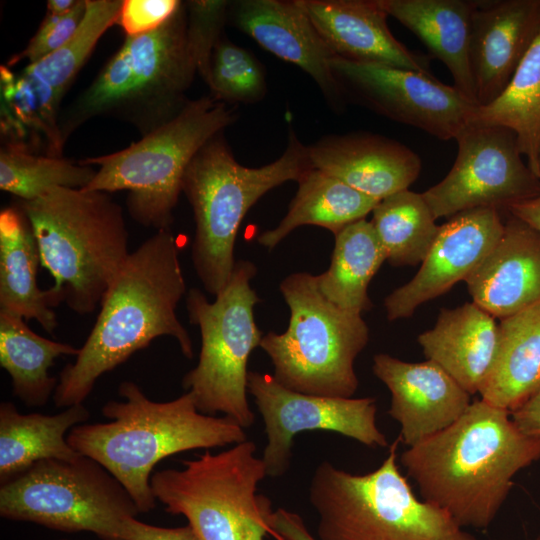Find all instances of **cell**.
<instances>
[{
	"label": "cell",
	"mask_w": 540,
	"mask_h": 540,
	"mask_svg": "<svg viewBox=\"0 0 540 540\" xmlns=\"http://www.w3.org/2000/svg\"><path fill=\"white\" fill-rule=\"evenodd\" d=\"M186 293L177 238L171 229L156 231L129 253L107 288L89 336L60 372L54 404H83L103 374L157 337H173L192 359L191 338L176 314Z\"/></svg>",
	"instance_id": "6da1fadb"
},
{
	"label": "cell",
	"mask_w": 540,
	"mask_h": 540,
	"mask_svg": "<svg viewBox=\"0 0 540 540\" xmlns=\"http://www.w3.org/2000/svg\"><path fill=\"white\" fill-rule=\"evenodd\" d=\"M540 459V438L523 433L510 412L481 399L452 425L408 447L400 462L423 500L462 528L487 529L515 475Z\"/></svg>",
	"instance_id": "7a4b0ae2"
},
{
	"label": "cell",
	"mask_w": 540,
	"mask_h": 540,
	"mask_svg": "<svg viewBox=\"0 0 540 540\" xmlns=\"http://www.w3.org/2000/svg\"><path fill=\"white\" fill-rule=\"evenodd\" d=\"M124 401H109L102 414L109 422L80 424L67 434L69 445L108 470L126 489L140 513L156 506L153 468L164 458L247 440L245 429L227 416L198 411L186 392L167 402L149 399L133 381L118 387Z\"/></svg>",
	"instance_id": "3957f363"
},
{
	"label": "cell",
	"mask_w": 540,
	"mask_h": 540,
	"mask_svg": "<svg viewBox=\"0 0 540 540\" xmlns=\"http://www.w3.org/2000/svg\"><path fill=\"white\" fill-rule=\"evenodd\" d=\"M17 205L32 226L40 265L54 278L56 302L93 312L130 253L122 207L106 192L67 187Z\"/></svg>",
	"instance_id": "277c9868"
},
{
	"label": "cell",
	"mask_w": 540,
	"mask_h": 540,
	"mask_svg": "<svg viewBox=\"0 0 540 540\" xmlns=\"http://www.w3.org/2000/svg\"><path fill=\"white\" fill-rule=\"evenodd\" d=\"M310 168L308 147L294 131L283 154L258 168L241 165L222 133L198 151L184 174L182 193L195 220L193 266L209 294L216 296L230 279L237 233L249 209L268 191L297 181Z\"/></svg>",
	"instance_id": "5b68a950"
},
{
	"label": "cell",
	"mask_w": 540,
	"mask_h": 540,
	"mask_svg": "<svg viewBox=\"0 0 540 540\" xmlns=\"http://www.w3.org/2000/svg\"><path fill=\"white\" fill-rule=\"evenodd\" d=\"M183 2L157 29L126 36L92 83L60 117L64 140L87 120L114 116L136 126L142 136L173 118L197 73L186 39Z\"/></svg>",
	"instance_id": "8992f818"
},
{
	"label": "cell",
	"mask_w": 540,
	"mask_h": 540,
	"mask_svg": "<svg viewBox=\"0 0 540 540\" xmlns=\"http://www.w3.org/2000/svg\"><path fill=\"white\" fill-rule=\"evenodd\" d=\"M238 117L235 105L212 96L188 100L170 120L128 147L79 163L99 169L87 191L127 190L135 222L157 231L171 229L187 167L198 151Z\"/></svg>",
	"instance_id": "52a82bcc"
},
{
	"label": "cell",
	"mask_w": 540,
	"mask_h": 540,
	"mask_svg": "<svg viewBox=\"0 0 540 540\" xmlns=\"http://www.w3.org/2000/svg\"><path fill=\"white\" fill-rule=\"evenodd\" d=\"M399 441L364 475L326 460L316 467L309 501L319 517V540H477L444 510L415 496L397 464Z\"/></svg>",
	"instance_id": "ba28073f"
},
{
	"label": "cell",
	"mask_w": 540,
	"mask_h": 540,
	"mask_svg": "<svg viewBox=\"0 0 540 540\" xmlns=\"http://www.w3.org/2000/svg\"><path fill=\"white\" fill-rule=\"evenodd\" d=\"M279 288L290 310L288 328L266 333L259 346L273 377L299 393L352 398L359 385L354 362L369 341L366 322L331 303L310 273L290 274Z\"/></svg>",
	"instance_id": "9c48e42d"
},
{
	"label": "cell",
	"mask_w": 540,
	"mask_h": 540,
	"mask_svg": "<svg viewBox=\"0 0 540 540\" xmlns=\"http://www.w3.org/2000/svg\"><path fill=\"white\" fill-rule=\"evenodd\" d=\"M250 440L219 453L206 451L151 476V488L165 510L183 515L201 540H282L269 524L268 498L257 494L267 476Z\"/></svg>",
	"instance_id": "30bf717a"
},
{
	"label": "cell",
	"mask_w": 540,
	"mask_h": 540,
	"mask_svg": "<svg viewBox=\"0 0 540 540\" xmlns=\"http://www.w3.org/2000/svg\"><path fill=\"white\" fill-rule=\"evenodd\" d=\"M256 273L253 262L238 260L215 301L209 302L198 288H191L185 298L189 320L200 330L201 350L182 386L193 395L199 412L222 413L244 429L255 421L247 399L248 359L263 337L254 318L260 298L250 285Z\"/></svg>",
	"instance_id": "8fae6325"
},
{
	"label": "cell",
	"mask_w": 540,
	"mask_h": 540,
	"mask_svg": "<svg viewBox=\"0 0 540 540\" xmlns=\"http://www.w3.org/2000/svg\"><path fill=\"white\" fill-rule=\"evenodd\" d=\"M138 513L122 484L81 454L38 461L0 487L2 518L63 532L88 531L102 540H123L124 520Z\"/></svg>",
	"instance_id": "7c38bea8"
},
{
	"label": "cell",
	"mask_w": 540,
	"mask_h": 540,
	"mask_svg": "<svg viewBox=\"0 0 540 540\" xmlns=\"http://www.w3.org/2000/svg\"><path fill=\"white\" fill-rule=\"evenodd\" d=\"M455 140L452 168L422 193L436 220L478 208L508 209L540 195V178L523 161L512 130L470 123Z\"/></svg>",
	"instance_id": "4fadbf2b"
},
{
	"label": "cell",
	"mask_w": 540,
	"mask_h": 540,
	"mask_svg": "<svg viewBox=\"0 0 540 540\" xmlns=\"http://www.w3.org/2000/svg\"><path fill=\"white\" fill-rule=\"evenodd\" d=\"M248 392L254 397L267 436L262 459L267 476L287 472L294 437L304 431H329L352 438L371 448L388 446L377 426L374 397L336 398L292 391L273 375L250 371Z\"/></svg>",
	"instance_id": "5bb4252c"
},
{
	"label": "cell",
	"mask_w": 540,
	"mask_h": 540,
	"mask_svg": "<svg viewBox=\"0 0 540 540\" xmlns=\"http://www.w3.org/2000/svg\"><path fill=\"white\" fill-rule=\"evenodd\" d=\"M330 66L345 96L440 140L456 139L471 122L476 105L435 76L340 58Z\"/></svg>",
	"instance_id": "9a60e30c"
},
{
	"label": "cell",
	"mask_w": 540,
	"mask_h": 540,
	"mask_svg": "<svg viewBox=\"0 0 540 540\" xmlns=\"http://www.w3.org/2000/svg\"><path fill=\"white\" fill-rule=\"evenodd\" d=\"M504 231L499 210L478 208L439 226L433 245L416 275L384 300L389 321L409 318L423 303L449 291L480 266Z\"/></svg>",
	"instance_id": "2e32d148"
},
{
	"label": "cell",
	"mask_w": 540,
	"mask_h": 540,
	"mask_svg": "<svg viewBox=\"0 0 540 540\" xmlns=\"http://www.w3.org/2000/svg\"><path fill=\"white\" fill-rule=\"evenodd\" d=\"M374 375L391 394L388 414L412 447L456 422L471 405L470 394L433 361L410 363L389 354L373 357Z\"/></svg>",
	"instance_id": "e0dca14e"
},
{
	"label": "cell",
	"mask_w": 540,
	"mask_h": 540,
	"mask_svg": "<svg viewBox=\"0 0 540 540\" xmlns=\"http://www.w3.org/2000/svg\"><path fill=\"white\" fill-rule=\"evenodd\" d=\"M539 31L540 0L477 1L469 41L477 106L503 92Z\"/></svg>",
	"instance_id": "ac0fdd59"
},
{
	"label": "cell",
	"mask_w": 540,
	"mask_h": 540,
	"mask_svg": "<svg viewBox=\"0 0 540 540\" xmlns=\"http://www.w3.org/2000/svg\"><path fill=\"white\" fill-rule=\"evenodd\" d=\"M235 26L261 47L306 72L336 110L345 95L330 63L336 58L323 41L300 0H239L232 4Z\"/></svg>",
	"instance_id": "d6986e66"
},
{
	"label": "cell",
	"mask_w": 540,
	"mask_h": 540,
	"mask_svg": "<svg viewBox=\"0 0 540 540\" xmlns=\"http://www.w3.org/2000/svg\"><path fill=\"white\" fill-rule=\"evenodd\" d=\"M336 58L402 68L434 76L429 57L398 41L378 0H300Z\"/></svg>",
	"instance_id": "ffe728a7"
},
{
	"label": "cell",
	"mask_w": 540,
	"mask_h": 540,
	"mask_svg": "<svg viewBox=\"0 0 540 540\" xmlns=\"http://www.w3.org/2000/svg\"><path fill=\"white\" fill-rule=\"evenodd\" d=\"M307 147L312 168L379 201L408 189L422 167L407 146L368 132L329 135Z\"/></svg>",
	"instance_id": "44dd1931"
},
{
	"label": "cell",
	"mask_w": 540,
	"mask_h": 540,
	"mask_svg": "<svg viewBox=\"0 0 540 540\" xmlns=\"http://www.w3.org/2000/svg\"><path fill=\"white\" fill-rule=\"evenodd\" d=\"M465 282L473 302L494 318L540 303V232L511 214L495 247Z\"/></svg>",
	"instance_id": "7402d4cb"
},
{
	"label": "cell",
	"mask_w": 540,
	"mask_h": 540,
	"mask_svg": "<svg viewBox=\"0 0 540 540\" xmlns=\"http://www.w3.org/2000/svg\"><path fill=\"white\" fill-rule=\"evenodd\" d=\"M427 360L442 367L470 395L490 375L499 346V324L476 303L442 309L434 327L418 336Z\"/></svg>",
	"instance_id": "603a6c76"
},
{
	"label": "cell",
	"mask_w": 540,
	"mask_h": 540,
	"mask_svg": "<svg viewBox=\"0 0 540 540\" xmlns=\"http://www.w3.org/2000/svg\"><path fill=\"white\" fill-rule=\"evenodd\" d=\"M388 16L414 33L449 70L453 86L477 106L469 63L471 20L477 1L378 0Z\"/></svg>",
	"instance_id": "cb8c5ba5"
},
{
	"label": "cell",
	"mask_w": 540,
	"mask_h": 540,
	"mask_svg": "<svg viewBox=\"0 0 540 540\" xmlns=\"http://www.w3.org/2000/svg\"><path fill=\"white\" fill-rule=\"evenodd\" d=\"M40 254L32 226L18 206L0 212V311L35 320L52 334L58 305L50 289L38 286Z\"/></svg>",
	"instance_id": "d4e9b609"
},
{
	"label": "cell",
	"mask_w": 540,
	"mask_h": 540,
	"mask_svg": "<svg viewBox=\"0 0 540 540\" xmlns=\"http://www.w3.org/2000/svg\"><path fill=\"white\" fill-rule=\"evenodd\" d=\"M540 392V303L500 319L499 346L480 399L510 413Z\"/></svg>",
	"instance_id": "484cf974"
},
{
	"label": "cell",
	"mask_w": 540,
	"mask_h": 540,
	"mask_svg": "<svg viewBox=\"0 0 540 540\" xmlns=\"http://www.w3.org/2000/svg\"><path fill=\"white\" fill-rule=\"evenodd\" d=\"M90 417L83 404L49 415L20 413L9 401L0 404V482L18 476L38 461L80 455L68 443L69 431Z\"/></svg>",
	"instance_id": "4316f807"
},
{
	"label": "cell",
	"mask_w": 540,
	"mask_h": 540,
	"mask_svg": "<svg viewBox=\"0 0 540 540\" xmlns=\"http://www.w3.org/2000/svg\"><path fill=\"white\" fill-rule=\"evenodd\" d=\"M296 182L298 190L287 214L276 227L258 235L261 246L273 249L303 225L320 226L336 235L348 225L365 219L380 202L312 167Z\"/></svg>",
	"instance_id": "83f0119b"
},
{
	"label": "cell",
	"mask_w": 540,
	"mask_h": 540,
	"mask_svg": "<svg viewBox=\"0 0 540 540\" xmlns=\"http://www.w3.org/2000/svg\"><path fill=\"white\" fill-rule=\"evenodd\" d=\"M1 134L13 143L45 155L62 156L60 128L62 98L48 85L22 71L0 69Z\"/></svg>",
	"instance_id": "f1b7e54d"
},
{
	"label": "cell",
	"mask_w": 540,
	"mask_h": 540,
	"mask_svg": "<svg viewBox=\"0 0 540 540\" xmlns=\"http://www.w3.org/2000/svg\"><path fill=\"white\" fill-rule=\"evenodd\" d=\"M79 348L36 334L24 318L0 311V365L9 374L13 394L29 407L44 406L58 381L48 370L63 355Z\"/></svg>",
	"instance_id": "f546056e"
},
{
	"label": "cell",
	"mask_w": 540,
	"mask_h": 540,
	"mask_svg": "<svg viewBox=\"0 0 540 540\" xmlns=\"http://www.w3.org/2000/svg\"><path fill=\"white\" fill-rule=\"evenodd\" d=\"M335 236L329 268L316 276L321 293L337 307L362 314L372 307L368 286L386 261L371 221H356Z\"/></svg>",
	"instance_id": "4dcf8cb0"
},
{
	"label": "cell",
	"mask_w": 540,
	"mask_h": 540,
	"mask_svg": "<svg viewBox=\"0 0 540 540\" xmlns=\"http://www.w3.org/2000/svg\"><path fill=\"white\" fill-rule=\"evenodd\" d=\"M470 123L512 130L527 165L540 178V31L507 87L490 104L476 106Z\"/></svg>",
	"instance_id": "1f68e13d"
},
{
	"label": "cell",
	"mask_w": 540,
	"mask_h": 540,
	"mask_svg": "<svg viewBox=\"0 0 540 540\" xmlns=\"http://www.w3.org/2000/svg\"><path fill=\"white\" fill-rule=\"evenodd\" d=\"M371 223L392 266L422 263L439 226L422 194L405 189L382 199Z\"/></svg>",
	"instance_id": "d6a6232c"
},
{
	"label": "cell",
	"mask_w": 540,
	"mask_h": 540,
	"mask_svg": "<svg viewBox=\"0 0 540 540\" xmlns=\"http://www.w3.org/2000/svg\"><path fill=\"white\" fill-rule=\"evenodd\" d=\"M94 168L62 156L36 153L25 146L4 143L0 149V189L22 201L34 200L57 187L84 189Z\"/></svg>",
	"instance_id": "836d02e7"
},
{
	"label": "cell",
	"mask_w": 540,
	"mask_h": 540,
	"mask_svg": "<svg viewBox=\"0 0 540 540\" xmlns=\"http://www.w3.org/2000/svg\"><path fill=\"white\" fill-rule=\"evenodd\" d=\"M122 5L123 0H86L84 17L73 36L57 51L27 65L23 71L62 98L100 38L118 23Z\"/></svg>",
	"instance_id": "e575fe53"
},
{
	"label": "cell",
	"mask_w": 540,
	"mask_h": 540,
	"mask_svg": "<svg viewBox=\"0 0 540 540\" xmlns=\"http://www.w3.org/2000/svg\"><path fill=\"white\" fill-rule=\"evenodd\" d=\"M210 96L231 105L255 103L266 93L260 62L248 50L221 39L211 60Z\"/></svg>",
	"instance_id": "d590c367"
},
{
	"label": "cell",
	"mask_w": 540,
	"mask_h": 540,
	"mask_svg": "<svg viewBox=\"0 0 540 540\" xmlns=\"http://www.w3.org/2000/svg\"><path fill=\"white\" fill-rule=\"evenodd\" d=\"M187 12L186 39L197 73L209 84L211 60L227 16L230 2L226 0H191L185 3Z\"/></svg>",
	"instance_id": "8d00e7d4"
},
{
	"label": "cell",
	"mask_w": 540,
	"mask_h": 540,
	"mask_svg": "<svg viewBox=\"0 0 540 540\" xmlns=\"http://www.w3.org/2000/svg\"><path fill=\"white\" fill-rule=\"evenodd\" d=\"M85 11L86 0H78L76 6L66 14L54 15L47 12L25 49L9 60V66L23 60H27L30 65L57 51L73 36Z\"/></svg>",
	"instance_id": "74e56055"
},
{
	"label": "cell",
	"mask_w": 540,
	"mask_h": 540,
	"mask_svg": "<svg viewBox=\"0 0 540 540\" xmlns=\"http://www.w3.org/2000/svg\"><path fill=\"white\" fill-rule=\"evenodd\" d=\"M180 4L178 0H124L118 23L126 36L145 34L165 23Z\"/></svg>",
	"instance_id": "f35d334b"
},
{
	"label": "cell",
	"mask_w": 540,
	"mask_h": 540,
	"mask_svg": "<svg viewBox=\"0 0 540 540\" xmlns=\"http://www.w3.org/2000/svg\"><path fill=\"white\" fill-rule=\"evenodd\" d=\"M121 535L123 540H201L189 524L166 528L146 524L135 517L124 520Z\"/></svg>",
	"instance_id": "ab89813d"
},
{
	"label": "cell",
	"mask_w": 540,
	"mask_h": 540,
	"mask_svg": "<svg viewBox=\"0 0 540 540\" xmlns=\"http://www.w3.org/2000/svg\"><path fill=\"white\" fill-rule=\"evenodd\" d=\"M268 521L282 540H316L307 530L302 517L294 512L279 508L272 511Z\"/></svg>",
	"instance_id": "60d3db41"
},
{
	"label": "cell",
	"mask_w": 540,
	"mask_h": 540,
	"mask_svg": "<svg viewBox=\"0 0 540 540\" xmlns=\"http://www.w3.org/2000/svg\"><path fill=\"white\" fill-rule=\"evenodd\" d=\"M510 415L523 433L540 438V392Z\"/></svg>",
	"instance_id": "b9f144b4"
},
{
	"label": "cell",
	"mask_w": 540,
	"mask_h": 540,
	"mask_svg": "<svg viewBox=\"0 0 540 540\" xmlns=\"http://www.w3.org/2000/svg\"><path fill=\"white\" fill-rule=\"evenodd\" d=\"M510 214L527 223L540 232V195L532 199L511 205Z\"/></svg>",
	"instance_id": "7bdbcfd3"
},
{
	"label": "cell",
	"mask_w": 540,
	"mask_h": 540,
	"mask_svg": "<svg viewBox=\"0 0 540 540\" xmlns=\"http://www.w3.org/2000/svg\"><path fill=\"white\" fill-rule=\"evenodd\" d=\"M78 0H49L47 1L48 13L63 15L70 12L77 4Z\"/></svg>",
	"instance_id": "ee69618b"
},
{
	"label": "cell",
	"mask_w": 540,
	"mask_h": 540,
	"mask_svg": "<svg viewBox=\"0 0 540 540\" xmlns=\"http://www.w3.org/2000/svg\"><path fill=\"white\" fill-rule=\"evenodd\" d=\"M538 158H539V167H540V146H539V154H538Z\"/></svg>",
	"instance_id": "f6af8a7d"
},
{
	"label": "cell",
	"mask_w": 540,
	"mask_h": 540,
	"mask_svg": "<svg viewBox=\"0 0 540 540\" xmlns=\"http://www.w3.org/2000/svg\"><path fill=\"white\" fill-rule=\"evenodd\" d=\"M60 540H69V539H60Z\"/></svg>",
	"instance_id": "bcb514c9"
},
{
	"label": "cell",
	"mask_w": 540,
	"mask_h": 540,
	"mask_svg": "<svg viewBox=\"0 0 540 540\" xmlns=\"http://www.w3.org/2000/svg\"><path fill=\"white\" fill-rule=\"evenodd\" d=\"M537 540H540V537Z\"/></svg>",
	"instance_id": "7dc6e473"
}]
</instances>
